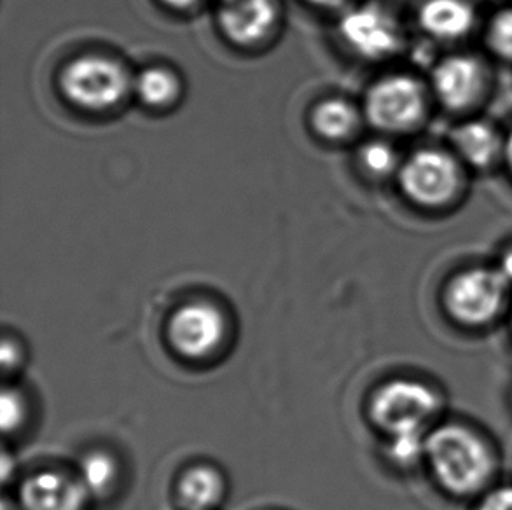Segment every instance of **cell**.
I'll return each mask as SVG.
<instances>
[{"instance_id": "15", "label": "cell", "mask_w": 512, "mask_h": 510, "mask_svg": "<svg viewBox=\"0 0 512 510\" xmlns=\"http://www.w3.org/2000/svg\"><path fill=\"white\" fill-rule=\"evenodd\" d=\"M312 128L329 142H341L352 137L360 125L359 111L343 98H326L313 107Z\"/></svg>"}, {"instance_id": "6", "label": "cell", "mask_w": 512, "mask_h": 510, "mask_svg": "<svg viewBox=\"0 0 512 510\" xmlns=\"http://www.w3.org/2000/svg\"><path fill=\"white\" fill-rule=\"evenodd\" d=\"M369 123L381 131L399 133L420 123L425 112L422 84L411 76H388L374 83L366 97Z\"/></svg>"}, {"instance_id": "21", "label": "cell", "mask_w": 512, "mask_h": 510, "mask_svg": "<svg viewBox=\"0 0 512 510\" xmlns=\"http://www.w3.org/2000/svg\"><path fill=\"white\" fill-rule=\"evenodd\" d=\"M476 510H512V484L486 491Z\"/></svg>"}, {"instance_id": "22", "label": "cell", "mask_w": 512, "mask_h": 510, "mask_svg": "<svg viewBox=\"0 0 512 510\" xmlns=\"http://www.w3.org/2000/svg\"><path fill=\"white\" fill-rule=\"evenodd\" d=\"M21 364V348L13 339L6 338L2 343V367L4 373H11Z\"/></svg>"}, {"instance_id": "23", "label": "cell", "mask_w": 512, "mask_h": 510, "mask_svg": "<svg viewBox=\"0 0 512 510\" xmlns=\"http://www.w3.org/2000/svg\"><path fill=\"white\" fill-rule=\"evenodd\" d=\"M497 268L500 269V273L506 276L507 282L512 285V249L506 250L504 255L500 257L499 266Z\"/></svg>"}, {"instance_id": "9", "label": "cell", "mask_w": 512, "mask_h": 510, "mask_svg": "<svg viewBox=\"0 0 512 510\" xmlns=\"http://www.w3.org/2000/svg\"><path fill=\"white\" fill-rule=\"evenodd\" d=\"M217 18L228 41L254 48L275 32L280 6L278 0H219Z\"/></svg>"}, {"instance_id": "24", "label": "cell", "mask_w": 512, "mask_h": 510, "mask_svg": "<svg viewBox=\"0 0 512 510\" xmlns=\"http://www.w3.org/2000/svg\"><path fill=\"white\" fill-rule=\"evenodd\" d=\"M161 2L175 11H189L201 4L203 0H161Z\"/></svg>"}, {"instance_id": "7", "label": "cell", "mask_w": 512, "mask_h": 510, "mask_svg": "<svg viewBox=\"0 0 512 510\" xmlns=\"http://www.w3.org/2000/svg\"><path fill=\"white\" fill-rule=\"evenodd\" d=\"M228 324L221 308L198 301L180 306L168 324L173 350L187 360H207L221 350Z\"/></svg>"}, {"instance_id": "8", "label": "cell", "mask_w": 512, "mask_h": 510, "mask_svg": "<svg viewBox=\"0 0 512 510\" xmlns=\"http://www.w3.org/2000/svg\"><path fill=\"white\" fill-rule=\"evenodd\" d=\"M340 34L346 46L366 60H383L401 48L397 21L376 4L348 9L341 18Z\"/></svg>"}, {"instance_id": "5", "label": "cell", "mask_w": 512, "mask_h": 510, "mask_svg": "<svg viewBox=\"0 0 512 510\" xmlns=\"http://www.w3.org/2000/svg\"><path fill=\"white\" fill-rule=\"evenodd\" d=\"M402 193L422 207H443L460 186L457 159L439 149H422L409 156L399 170Z\"/></svg>"}, {"instance_id": "4", "label": "cell", "mask_w": 512, "mask_h": 510, "mask_svg": "<svg viewBox=\"0 0 512 510\" xmlns=\"http://www.w3.org/2000/svg\"><path fill=\"white\" fill-rule=\"evenodd\" d=\"M511 283L499 268H472L451 278L444 290V308L465 327H483L497 320L509 297Z\"/></svg>"}, {"instance_id": "17", "label": "cell", "mask_w": 512, "mask_h": 510, "mask_svg": "<svg viewBox=\"0 0 512 510\" xmlns=\"http://www.w3.org/2000/svg\"><path fill=\"white\" fill-rule=\"evenodd\" d=\"M77 477L91 498H102L118 484L119 465L107 451H90L83 456Z\"/></svg>"}, {"instance_id": "10", "label": "cell", "mask_w": 512, "mask_h": 510, "mask_svg": "<svg viewBox=\"0 0 512 510\" xmlns=\"http://www.w3.org/2000/svg\"><path fill=\"white\" fill-rule=\"evenodd\" d=\"M90 498L79 477L56 470L35 472L20 486L21 510H86Z\"/></svg>"}, {"instance_id": "14", "label": "cell", "mask_w": 512, "mask_h": 510, "mask_svg": "<svg viewBox=\"0 0 512 510\" xmlns=\"http://www.w3.org/2000/svg\"><path fill=\"white\" fill-rule=\"evenodd\" d=\"M458 156L476 168L492 165L502 151V140L493 126L485 121H469L451 135Z\"/></svg>"}, {"instance_id": "1", "label": "cell", "mask_w": 512, "mask_h": 510, "mask_svg": "<svg viewBox=\"0 0 512 510\" xmlns=\"http://www.w3.org/2000/svg\"><path fill=\"white\" fill-rule=\"evenodd\" d=\"M425 460L437 484L453 497H472L485 490L495 474V455L472 428L446 423L432 428Z\"/></svg>"}, {"instance_id": "12", "label": "cell", "mask_w": 512, "mask_h": 510, "mask_svg": "<svg viewBox=\"0 0 512 510\" xmlns=\"http://www.w3.org/2000/svg\"><path fill=\"white\" fill-rule=\"evenodd\" d=\"M420 25L441 41H457L474 27V9L465 0H427L420 9Z\"/></svg>"}, {"instance_id": "11", "label": "cell", "mask_w": 512, "mask_h": 510, "mask_svg": "<svg viewBox=\"0 0 512 510\" xmlns=\"http://www.w3.org/2000/svg\"><path fill=\"white\" fill-rule=\"evenodd\" d=\"M432 86L437 98L451 111H464L476 102L483 88V70L471 56L444 58L432 72Z\"/></svg>"}, {"instance_id": "16", "label": "cell", "mask_w": 512, "mask_h": 510, "mask_svg": "<svg viewBox=\"0 0 512 510\" xmlns=\"http://www.w3.org/2000/svg\"><path fill=\"white\" fill-rule=\"evenodd\" d=\"M140 100L153 109H168L182 95L180 77L167 67H149L133 83Z\"/></svg>"}, {"instance_id": "18", "label": "cell", "mask_w": 512, "mask_h": 510, "mask_svg": "<svg viewBox=\"0 0 512 510\" xmlns=\"http://www.w3.org/2000/svg\"><path fill=\"white\" fill-rule=\"evenodd\" d=\"M359 163L367 175L387 177L399 165V158L392 145L383 140H373L360 147Z\"/></svg>"}, {"instance_id": "25", "label": "cell", "mask_w": 512, "mask_h": 510, "mask_svg": "<svg viewBox=\"0 0 512 510\" xmlns=\"http://www.w3.org/2000/svg\"><path fill=\"white\" fill-rule=\"evenodd\" d=\"M310 4L317 7H324V9H334L345 4L346 0H308Z\"/></svg>"}, {"instance_id": "19", "label": "cell", "mask_w": 512, "mask_h": 510, "mask_svg": "<svg viewBox=\"0 0 512 510\" xmlns=\"http://www.w3.org/2000/svg\"><path fill=\"white\" fill-rule=\"evenodd\" d=\"M486 37L495 55L512 60V7L495 14Z\"/></svg>"}, {"instance_id": "27", "label": "cell", "mask_w": 512, "mask_h": 510, "mask_svg": "<svg viewBox=\"0 0 512 510\" xmlns=\"http://www.w3.org/2000/svg\"><path fill=\"white\" fill-rule=\"evenodd\" d=\"M4 510H11V509H9V505L4 504Z\"/></svg>"}, {"instance_id": "3", "label": "cell", "mask_w": 512, "mask_h": 510, "mask_svg": "<svg viewBox=\"0 0 512 510\" xmlns=\"http://www.w3.org/2000/svg\"><path fill=\"white\" fill-rule=\"evenodd\" d=\"M443 400L432 386L416 380H392L380 386L371 399L369 414L388 437L429 435Z\"/></svg>"}, {"instance_id": "26", "label": "cell", "mask_w": 512, "mask_h": 510, "mask_svg": "<svg viewBox=\"0 0 512 510\" xmlns=\"http://www.w3.org/2000/svg\"><path fill=\"white\" fill-rule=\"evenodd\" d=\"M504 151H506L507 163H509V168H511L512 172V131L509 138L506 140V145H504Z\"/></svg>"}, {"instance_id": "20", "label": "cell", "mask_w": 512, "mask_h": 510, "mask_svg": "<svg viewBox=\"0 0 512 510\" xmlns=\"http://www.w3.org/2000/svg\"><path fill=\"white\" fill-rule=\"evenodd\" d=\"M25 420H27L25 395L16 388L6 386L2 392V430H4V434L18 432L23 427Z\"/></svg>"}, {"instance_id": "2", "label": "cell", "mask_w": 512, "mask_h": 510, "mask_svg": "<svg viewBox=\"0 0 512 510\" xmlns=\"http://www.w3.org/2000/svg\"><path fill=\"white\" fill-rule=\"evenodd\" d=\"M132 76L123 63L104 55L77 56L60 74L63 97L77 109L111 111L133 88Z\"/></svg>"}, {"instance_id": "13", "label": "cell", "mask_w": 512, "mask_h": 510, "mask_svg": "<svg viewBox=\"0 0 512 510\" xmlns=\"http://www.w3.org/2000/svg\"><path fill=\"white\" fill-rule=\"evenodd\" d=\"M226 495V481L210 465H194L180 476L177 500L184 510H214Z\"/></svg>"}]
</instances>
